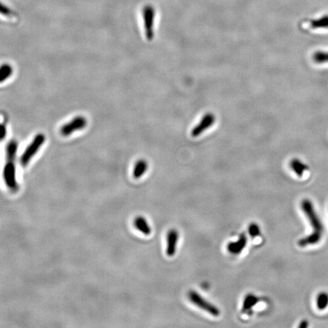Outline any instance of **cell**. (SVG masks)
I'll return each mask as SVG.
<instances>
[{"mask_svg":"<svg viewBox=\"0 0 328 328\" xmlns=\"http://www.w3.org/2000/svg\"><path fill=\"white\" fill-rule=\"evenodd\" d=\"M45 135L44 134L40 133L34 137L32 142L28 145L23 154L21 156V163L22 166L26 167L28 165L33 156L37 153L41 146L45 142Z\"/></svg>","mask_w":328,"mask_h":328,"instance_id":"cell-5","label":"cell"},{"mask_svg":"<svg viewBox=\"0 0 328 328\" xmlns=\"http://www.w3.org/2000/svg\"><path fill=\"white\" fill-rule=\"evenodd\" d=\"M148 169V163L144 159H139L135 163L133 170V177L135 179H140L147 172Z\"/></svg>","mask_w":328,"mask_h":328,"instance_id":"cell-14","label":"cell"},{"mask_svg":"<svg viewBox=\"0 0 328 328\" xmlns=\"http://www.w3.org/2000/svg\"><path fill=\"white\" fill-rule=\"evenodd\" d=\"M328 306V294L321 293L317 297V307L319 310H323Z\"/></svg>","mask_w":328,"mask_h":328,"instance_id":"cell-17","label":"cell"},{"mask_svg":"<svg viewBox=\"0 0 328 328\" xmlns=\"http://www.w3.org/2000/svg\"><path fill=\"white\" fill-rule=\"evenodd\" d=\"M308 326V322L307 320H302L299 325V328H307Z\"/></svg>","mask_w":328,"mask_h":328,"instance_id":"cell-22","label":"cell"},{"mask_svg":"<svg viewBox=\"0 0 328 328\" xmlns=\"http://www.w3.org/2000/svg\"><path fill=\"white\" fill-rule=\"evenodd\" d=\"M188 297L194 305H196L198 308H201L204 311H207L211 315L214 316V317L220 315V309L217 306H215L214 304L204 299L202 296H201L196 291H194V290L189 291V293H188Z\"/></svg>","mask_w":328,"mask_h":328,"instance_id":"cell-4","label":"cell"},{"mask_svg":"<svg viewBox=\"0 0 328 328\" xmlns=\"http://www.w3.org/2000/svg\"><path fill=\"white\" fill-rule=\"evenodd\" d=\"M311 27L313 29L318 28H328V15L318 19L311 21Z\"/></svg>","mask_w":328,"mask_h":328,"instance_id":"cell-16","label":"cell"},{"mask_svg":"<svg viewBox=\"0 0 328 328\" xmlns=\"http://www.w3.org/2000/svg\"><path fill=\"white\" fill-rule=\"evenodd\" d=\"M302 210L304 214L306 216L308 220H309L311 226H312L314 231L313 232L316 233L321 234L323 235V226L317 216V213L315 212L312 203L308 199H305L302 201L301 204Z\"/></svg>","mask_w":328,"mask_h":328,"instance_id":"cell-2","label":"cell"},{"mask_svg":"<svg viewBox=\"0 0 328 328\" xmlns=\"http://www.w3.org/2000/svg\"><path fill=\"white\" fill-rule=\"evenodd\" d=\"M259 300H260V299L257 296L253 294V293H249L248 295H246L244 301H243L241 311L244 313L248 312L250 310H252L253 307L257 305Z\"/></svg>","mask_w":328,"mask_h":328,"instance_id":"cell-11","label":"cell"},{"mask_svg":"<svg viewBox=\"0 0 328 328\" xmlns=\"http://www.w3.org/2000/svg\"><path fill=\"white\" fill-rule=\"evenodd\" d=\"M7 129L5 125L0 124V141H2L7 136Z\"/></svg>","mask_w":328,"mask_h":328,"instance_id":"cell-21","label":"cell"},{"mask_svg":"<svg viewBox=\"0 0 328 328\" xmlns=\"http://www.w3.org/2000/svg\"><path fill=\"white\" fill-rule=\"evenodd\" d=\"M143 22L146 38L153 40L154 37V23L156 18V10L153 6L147 5L142 10Z\"/></svg>","mask_w":328,"mask_h":328,"instance_id":"cell-3","label":"cell"},{"mask_svg":"<svg viewBox=\"0 0 328 328\" xmlns=\"http://www.w3.org/2000/svg\"><path fill=\"white\" fill-rule=\"evenodd\" d=\"M313 60L317 63H327L328 52H316L313 55Z\"/></svg>","mask_w":328,"mask_h":328,"instance_id":"cell-18","label":"cell"},{"mask_svg":"<svg viewBox=\"0 0 328 328\" xmlns=\"http://www.w3.org/2000/svg\"><path fill=\"white\" fill-rule=\"evenodd\" d=\"M87 126V119L83 116H77L62 126L60 133L62 136H69L76 131L82 130Z\"/></svg>","mask_w":328,"mask_h":328,"instance_id":"cell-6","label":"cell"},{"mask_svg":"<svg viewBox=\"0 0 328 328\" xmlns=\"http://www.w3.org/2000/svg\"><path fill=\"white\" fill-rule=\"evenodd\" d=\"M290 167L293 170V172L299 177H302L304 173L308 170V167L306 164L304 163L299 159H292L290 162Z\"/></svg>","mask_w":328,"mask_h":328,"instance_id":"cell-13","label":"cell"},{"mask_svg":"<svg viewBox=\"0 0 328 328\" xmlns=\"http://www.w3.org/2000/svg\"><path fill=\"white\" fill-rule=\"evenodd\" d=\"M249 234L253 238H257L261 235V228L256 223H250L248 228Z\"/></svg>","mask_w":328,"mask_h":328,"instance_id":"cell-19","label":"cell"},{"mask_svg":"<svg viewBox=\"0 0 328 328\" xmlns=\"http://www.w3.org/2000/svg\"><path fill=\"white\" fill-rule=\"evenodd\" d=\"M321 237V234L316 233V232H313L312 233L310 234V235L301 238V239L299 240V242H298V244H299L300 247H305V246L315 244L320 241Z\"/></svg>","mask_w":328,"mask_h":328,"instance_id":"cell-12","label":"cell"},{"mask_svg":"<svg viewBox=\"0 0 328 328\" xmlns=\"http://www.w3.org/2000/svg\"><path fill=\"white\" fill-rule=\"evenodd\" d=\"M0 14L4 16H13L15 13L10 7L0 2Z\"/></svg>","mask_w":328,"mask_h":328,"instance_id":"cell-20","label":"cell"},{"mask_svg":"<svg viewBox=\"0 0 328 328\" xmlns=\"http://www.w3.org/2000/svg\"><path fill=\"white\" fill-rule=\"evenodd\" d=\"M216 116L214 113H208L203 116L202 119H201L198 124L193 128L192 132H191V135L193 138H197L202 135L203 132L209 129L211 126H214L215 123Z\"/></svg>","mask_w":328,"mask_h":328,"instance_id":"cell-7","label":"cell"},{"mask_svg":"<svg viewBox=\"0 0 328 328\" xmlns=\"http://www.w3.org/2000/svg\"><path fill=\"white\" fill-rule=\"evenodd\" d=\"M13 73V68L11 65L4 63L0 65V83L6 81L11 77Z\"/></svg>","mask_w":328,"mask_h":328,"instance_id":"cell-15","label":"cell"},{"mask_svg":"<svg viewBox=\"0 0 328 328\" xmlns=\"http://www.w3.org/2000/svg\"><path fill=\"white\" fill-rule=\"evenodd\" d=\"M134 226L144 235H149L151 233V228L149 226L148 222L144 217H141V216L137 217L134 221Z\"/></svg>","mask_w":328,"mask_h":328,"instance_id":"cell-10","label":"cell"},{"mask_svg":"<svg viewBox=\"0 0 328 328\" xmlns=\"http://www.w3.org/2000/svg\"><path fill=\"white\" fill-rule=\"evenodd\" d=\"M17 141H11L7 147V162L4 168V182L7 187L12 191H16L19 188L17 180H16V169L15 159H16V152H17Z\"/></svg>","mask_w":328,"mask_h":328,"instance_id":"cell-1","label":"cell"},{"mask_svg":"<svg viewBox=\"0 0 328 328\" xmlns=\"http://www.w3.org/2000/svg\"><path fill=\"white\" fill-rule=\"evenodd\" d=\"M247 241H248V239H247L245 234H241L238 240L231 241L227 244L228 252L232 255L240 254L245 248Z\"/></svg>","mask_w":328,"mask_h":328,"instance_id":"cell-9","label":"cell"},{"mask_svg":"<svg viewBox=\"0 0 328 328\" xmlns=\"http://www.w3.org/2000/svg\"><path fill=\"white\" fill-rule=\"evenodd\" d=\"M178 241V231L175 229H171L168 232V238H167V255L169 257H173L177 253Z\"/></svg>","mask_w":328,"mask_h":328,"instance_id":"cell-8","label":"cell"}]
</instances>
